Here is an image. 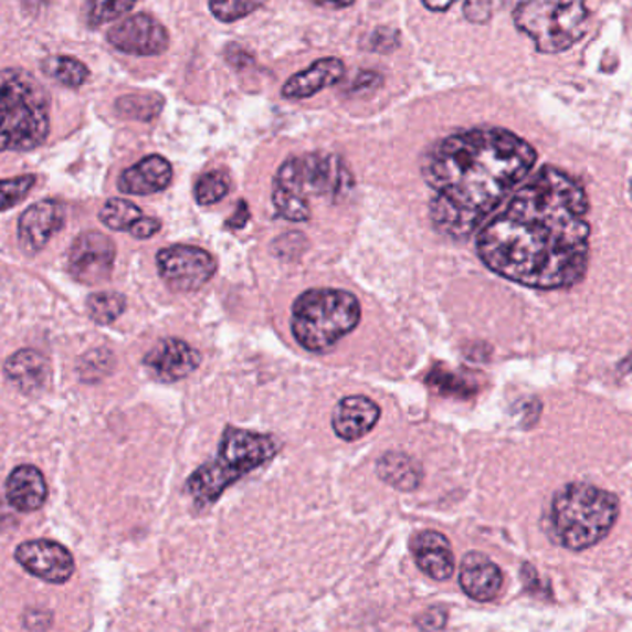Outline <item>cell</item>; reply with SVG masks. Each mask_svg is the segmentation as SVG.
<instances>
[{
	"label": "cell",
	"mask_w": 632,
	"mask_h": 632,
	"mask_svg": "<svg viewBox=\"0 0 632 632\" xmlns=\"http://www.w3.org/2000/svg\"><path fill=\"white\" fill-rule=\"evenodd\" d=\"M477 254L524 287H573L590 260L587 192L557 167H543L481 227Z\"/></svg>",
	"instance_id": "6da1fadb"
},
{
	"label": "cell",
	"mask_w": 632,
	"mask_h": 632,
	"mask_svg": "<svg viewBox=\"0 0 632 632\" xmlns=\"http://www.w3.org/2000/svg\"><path fill=\"white\" fill-rule=\"evenodd\" d=\"M537 150L503 128L459 131L425 152L422 176L433 191V227L452 239H468L529 176Z\"/></svg>",
	"instance_id": "7a4b0ae2"
},
{
	"label": "cell",
	"mask_w": 632,
	"mask_h": 632,
	"mask_svg": "<svg viewBox=\"0 0 632 632\" xmlns=\"http://www.w3.org/2000/svg\"><path fill=\"white\" fill-rule=\"evenodd\" d=\"M354 186L345 161L335 154L310 152L287 159L277 170L272 203L291 222L310 219V197L339 198Z\"/></svg>",
	"instance_id": "3957f363"
},
{
	"label": "cell",
	"mask_w": 632,
	"mask_h": 632,
	"mask_svg": "<svg viewBox=\"0 0 632 632\" xmlns=\"http://www.w3.org/2000/svg\"><path fill=\"white\" fill-rule=\"evenodd\" d=\"M620 518V499L588 483H570L554 496L549 533L570 551H584L601 543Z\"/></svg>",
	"instance_id": "277c9868"
},
{
	"label": "cell",
	"mask_w": 632,
	"mask_h": 632,
	"mask_svg": "<svg viewBox=\"0 0 632 632\" xmlns=\"http://www.w3.org/2000/svg\"><path fill=\"white\" fill-rule=\"evenodd\" d=\"M277 452L280 442L274 436L228 425L217 457L192 472L186 492L198 508L209 507L219 502L233 483L261 468L276 457Z\"/></svg>",
	"instance_id": "5b68a950"
},
{
	"label": "cell",
	"mask_w": 632,
	"mask_h": 632,
	"mask_svg": "<svg viewBox=\"0 0 632 632\" xmlns=\"http://www.w3.org/2000/svg\"><path fill=\"white\" fill-rule=\"evenodd\" d=\"M51 131V98L23 69H0V152H30Z\"/></svg>",
	"instance_id": "8992f818"
},
{
	"label": "cell",
	"mask_w": 632,
	"mask_h": 632,
	"mask_svg": "<svg viewBox=\"0 0 632 632\" xmlns=\"http://www.w3.org/2000/svg\"><path fill=\"white\" fill-rule=\"evenodd\" d=\"M361 320V305L340 288H310L293 304L294 339L304 350L324 354L351 334Z\"/></svg>",
	"instance_id": "52a82bcc"
},
{
	"label": "cell",
	"mask_w": 632,
	"mask_h": 632,
	"mask_svg": "<svg viewBox=\"0 0 632 632\" xmlns=\"http://www.w3.org/2000/svg\"><path fill=\"white\" fill-rule=\"evenodd\" d=\"M514 24L531 38L538 52L560 54L587 35V0H527L514 10Z\"/></svg>",
	"instance_id": "ba28073f"
},
{
	"label": "cell",
	"mask_w": 632,
	"mask_h": 632,
	"mask_svg": "<svg viewBox=\"0 0 632 632\" xmlns=\"http://www.w3.org/2000/svg\"><path fill=\"white\" fill-rule=\"evenodd\" d=\"M159 276L176 293H192L215 276L217 261L198 246L175 244L158 252Z\"/></svg>",
	"instance_id": "9c48e42d"
},
{
	"label": "cell",
	"mask_w": 632,
	"mask_h": 632,
	"mask_svg": "<svg viewBox=\"0 0 632 632\" xmlns=\"http://www.w3.org/2000/svg\"><path fill=\"white\" fill-rule=\"evenodd\" d=\"M117 249L108 235L101 232L80 233L67 254V268L76 282L101 285L114 272Z\"/></svg>",
	"instance_id": "30bf717a"
},
{
	"label": "cell",
	"mask_w": 632,
	"mask_h": 632,
	"mask_svg": "<svg viewBox=\"0 0 632 632\" xmlns=\"http://www.w3.org/2000/svg\"><path fill=\"white\" fill-rule=\"evenodd\" d=\"M109 45L131 56H159L169 49V34L158 19L137 13L109 29Z\"/></svg>",
	"instance_id": "8fae6325"
},
{
	"label": "cell",
	"mask_w": 632,
	"mask_h": 632,
	"mask_svg": "<svg viewBox=\"0 0 632 632\" xmlns=\"http://www.w3.org/2000/svg\"><path fill=\"white\" fill-rule=\"evenodd\" d=\"M15 560L30 576L51 584H63L74 573L73 554L54 540H29L15 549Z\"/></svg>",
	"instance_id": "7c38bea8"
},
{
	"label": "cell",
	"mask_w": 632,
	"mask_h": 632,
	"mask_svg": "<svg viewBox=\"0 0 632 632\" xmlns=\"http://www.w3.org/2000/svg\"><path fill=\"white\" fill-rule=\"evenodd\" d=\"M65 224V208L54 198L41 200L24 209L19 217L18 238L24 254H40L46 243L62 230Z\"/></svg>",
	"instance_id": "4fadbf2b"
},
{
	"label": "cell",
	"mask_w": 632,
	"mask_h": 632,
	"mask_svg": "<svg viewBox=\"0 0 632 632\" xmlns=\"http://www.w3.org/2000/svg\"><path fill=\"white\" fill-rule=\"evenodd\" d=\"M143 365L161 383H175L191 376L200 365V354L181 339H164L148 351Z\"/></svg>",
	"instance_id": "5bb4252c"
},
{
	"label": "cell",
	"mask_w": 632,
	"mask_h": 632,
	"mask_svg": "<svg viewBox=\"0 0 632 632\" xmlns=\"http://www.w3.org/2000/svg\"><path fill=\"white\" fill-rule=\"evenodd\" d=\"M459 584L470 599L480 601V603H488L502 592V568L491 557L480 551H470L464 555L463 562H461Z\"/></svg>",
	"instance_id": "9a60e30c"
},
{
	"label": "cell",
	"mask_w": 632,
	"mask_h": 632,
	"mask_svg": "<svg viewBox=\"0 0 632 632\" xmlns=\"http://www.w3.org/2000/svg\"><path fill=\"white\" fill-rule=\"evenodd\" d=\"M379 417H381V409L376 401L367 396H348L335 407L331 424H334L335 435L339 439L356 442L376 428Z\"/></svg>",
	"instance_id": "2e32d148"
},
{
	"label": "cell",
	"mask_w": 632,
	"mask_h": 632,
	"mask_svg": "<svg viewBox=\"0 0 632 632\" xmlns=\"http://www.w3.org/2000/svg\"><path fill=\"white\" fill-rule=\"evenodd\" d=\"M411 551L420 571L431 579L447 581L453 576L455 555H453L452 544L442 533H418L412 537Z\"/></svg>",
	"instance_id": "e0dca14e"
},
{
	"label": "cell",
	"mask_w": 632,
	"mask_h": 632,
	"mask_svg": "<svg viewBox=\"0 0 632 632\" xmlns=\"http://www.w3.org/2000/svg\"><path fill=\"white\" fill-rule=\"evenodd\" d=\"M172 181V167L164 156L152 154L131 165L119 176V191L131 197H147L164 191Z\"/></svg>",
	"instance_id": "ac0fdd59"
},
{
	"label": "cell",
	"mask_w": 632,
	"mask_h": 632,
	"mask_svg": "<svg viewBox=\"0 0 632 632\" xmlns=\"http://www.w3.org/2000/svg\"><path fill=\"white\" fill-rule=\"evenodd\" d=\"M343 76H345V63L337 57H323L310 67L291 76L283 85L282 95L288 101L309 98L326 87L339 84Z\"/></svg>",
	"instance_id": "d6986e66"
},
{
	"label": "cell",
	"mask_w": 632,
	"mask_h": 632,
	"mask_svg": "<svg viewBox=\"0 0 632 632\" xmlns=\"http://www.w3.org/2000/svg\"><path fill=\"white\" fill-rule=\"evenodd\" d=\"M49 486L40 468L32 464H21L8 475L7 497L19 513H35L45 505Z\"/></svg>",
	"instance_id": "ffe728a7"
},
{
	"label": "cell",
	"mask_w": 632,
	"mask_h": 632,
	"mask_svg": "<svg viewBox=\"0 0 632 632\" xmlns=\"http://www.w3.org/2000/svg\"><path fill=\"white\" fill-rule=\"evenodd\" d=\"M4 373L10 383L15 385L24 394H34L43 389L49 379V362L40 351L23 348L8 357L4 362Z\"/></svg>",
	"instance_id": "44dd1931"
},
{
	"label": "cell",
	"mask_w": 632,
	"mask_h": 632,
	"mask_svg": "<svg viewBox=\"0 0 632 632\" xmlns=\"http://www.w3.org/2000/svg\"><path fill=\"white\" fill-rule=\"evenodd\" d=\"M376 472H378L379 480L400 492L417 491L424 477L422 464L403 452L385 453L383 457L378 461Z\"/></svg>",
	"instance_id": "7402d4cb"
},
{
	"label": "cell",
	"mask_w": 632,
	"mask_h": 632,
	"mask_svg": "<svg viewBox=\"0 0 632 632\" xmlns=\"http://www.w3.org/2000/svg\"><path fill=\"white\" fill-rule=\"evenodd\" d=\"M164 106V96L158 93H131V95L120 96L115 102V109L120 117L141 120V123L156 119Z\"/></svg>",
	"instance_id": "603a6c76"
},
{
	"label": "cell",
	"mask_w": 632,
	"mask_h": 632,
	"mask_svg": "<svg viewBox=\"0 0 632 632\" xmlns=\"http://www.w3.org/2000/svg\"><path fill=\"white\" fill-rule=\"evenodd\" d=\"M425 385L436 394L447 396V398H470L477 392V385L472 379L463 373L446 370L442 365L433 367L425 378Z\"/></svg>",
	"instance_id": "cb8c5ba5"
},
{
	"label": "cell",
	"mask_w": 632,
	"mask_h": 632,
	"mask_svg": "<svg viewBox=\"0 0 632 632\" xmlns=\"http://www.w3.org/2000/svg\"><path fill=\"white\" fill-rule=\"evenodd\" d=\"M41 71L49 78L56 80L67 87H82L89 80V69L73 56H51L41 62Z\"/></svg>",
	"instance_id": "d4e9b609"
},
{
	"label": "cell",
	"mask_w": 632,
	"mask_h": 632,
	"mask_svg": "<svg viewBox=\"0 0 632 632\" xmlns=\"http://www.w3.org/2000/svg\"><path fill=\"white\" fill-rule=\"evenodd\" d=\"M141 209L137 208L136 203L125 198H109L108 202L104 203L101 209V219L104 227L114 230V232H128L136 224L139 219H143Z\"/></svg>",
	"instance_id": "484cf974"
},
{
	"label": "cell",
	"mask_w": 632,
	"mask_h": 632,
	"mask_svg": "<svg viewBox=\"0 0 632 632\" xmlns=\"http://www.w3.org/2000/svg\"><path fill=\"white\" fill-rule=\"evenodd\" d=\"M126 309V298L115 291H101V293L91 294L87 298V310L89 316L101 326H108L115 323Z\"/></svg>",
	"instance_id": "4316f807"
},
{
	"label": "cell",
	"mask_w": 632,
	"mask_h": 632,
	"mask_svg": "<svg viewBox=\"0 0 632 632\" xmlns=\"http://www.w3.org/2000/svg\"><path fill=\"white\" fill-rule=\"evenodd\" d=\"M230 192V176L227 170H211L200 176L194 186V198L200 206L221 202Z\"/></svg>",
	"instance_id": "83f0119b"
},
{
	"label": "cell",
	"mask_w": 632,
	"mask_h": 632,
	"mask_svg": "<svg viewBox=\"0 0 632 632\" xmlns=\"http://www.w3.org/2000/svg\"><path fill=\"white\" fill-rule=\"evenodd\" d=\"M266 0H209V10L221 23H235L265 7Z\"/></svg>",
	"instance_id": "f1b7e54d"
},
{
	"label": "cell",
	"mask_w": 632,
	"mask_h": 632,
	"mask_svg": "<svg viewBox=\"0 0 632 632\" xmlns=\"http://www.w3.org/2000/svg\"><path fill=\"white\" fill-rule=\"evenodd\" d=\"M527 0H466L464 2V18L470 23L485 24L502 10H516Z\"/></svg>",
	"instance_id": "f546056e"
},
{
	"label": "cell",
	"mask_w": 632,
	"mask_h": 632,
	"mask_svg": "<svg viewBox=\"0 0 632 632\" xmlns=\"http://www.w3.org/2000/svg\"><path fill=\"white\" fill-rule=\"evenodd\" d=\"M115 367V357L112 351L106 350V348H96V350L89 351L82 357L80 361V376L87 383H93V381H98V379L106 378L108 373H112Z\"/></svg>",
	"instance_id": "4dcf8cb0"
},
{
	"label": "cell",
	"mask_w": 632,
	"mask_h": 632,
	"mask_svg": "<svg viewBox=\"0 0 632 632\" xmlns=\"http://www.w3.org/2000/svg\"><path fill=\"white\" fill-rule=\"evenodd\" d=\"M137 0H91V27L112 23L136 7Z\"/></svg>",
	"instance_id": "1f68e13d"
},
{
	"label": "cell",
	"mask_w": 632,
	"mask_h": 632,
	"mask_svg": "<svg viewBox=\"0 0 632 632\" xmlns=\"http://www.w3.org/2000/svg\"><path fill=\"white\" fill-rule=\"evenodd\" d=\"M34 183V175H23L18 176V178L0 180V213L12 209L19 202H23L24 197L32 191Z\"/></svg>",
	"instance_id": "d6a6232c"
},
{
	"label": "cell",
	"mask_w": 632,
	"mask_h": 632,
	"mask_svg": "<svg viewBox=\"0 0 632 632\" xmlns=\"http://www.w3.org/2000/svg\"><path fill=\"white\" fill-rule=\"evenodd\" d=\"M447 612L444 604H433L430 609H425L422 614L414 618V625L422 632H436L442 631L447 623Z\"/></svg>",
	"instance_id": "836d02e7"
},
{
	"label": "cell",
	"mask_w": 632,
	"mask_h": 632,
	"mask_svg": "<svg viewBox=\"0 0 632 632\" xmlns=\"http://www.w3.org/2000/svg\"><path fill=\"white\" fill-rule=\"evenodd\" d=\"M370 43H372V45H370L372 51H394L396 46H398V32L389 29L376 30V32L372 34V41H370Z\"/></svg>",
	"instance_id": "e575fe53"
},
{
	"label": "cell",
	"mask_w": 632,
	"mask_h": 632,
	"mask_svg": "<svg viewBox=\"0 0 632 632\" xmlns=\"http://www.w3.org/2000/svg\"><path fill=\"white\" fill-rule=\"evenodd\" d=\"M159 230H161V222H159L158 219H154V217H143V219H139V221L134 224L130 233L136 239H150L154 238Z\"/></svg>",
	"instance_id": "d590c367"
},
{
	"label": "cell",
	"mask_w": 632,
	"mask_h": 632,
	"mask_svg": "<svg viewBox=\"0 0 632 632\" xmlns=\"http://www.w3.org/2000/svg\"><path fill=\"white\" fill-rule=\"evenodd\" d=\"M250 221V209L249 203L241 200L238 203V209H235V215L232 219H228L227 227L232 228V230H243L246 227V222Z\"/></svg>",
	"instance_id": "8d00e7d4"
},
{
	"label": "cell",
	"mask_w": 632,
	"mask_h": 632,
	"mask_svg": "<svg viewBox=\"0 0 632 632\" xmlns=\"http://www.w3.org/2000/svg\"><path fill=\"white\" fill-rule=\"evenodd\" d=\"M381 78L378 74L372 73V71H365V73L359 74V78L356 80L354 87L356 89H361V87H373V85L379 84Z\"/></svg>",
	"instance_id": "74e56055"
},
{
	"label": "cell",
	"mask_w": 632,
	"mask_h": 632,
	"mask_svg": "<svg viewBox=\"0 0 632 632\" xmlns=\"http://www.w3.org/2000/svg\"><path fill=\"white\" fill-rule=\"evenodd\" d=\"M422 2L431 12H446L457 0H422Z\"/></svg>",
	"instance_id": "f35d334b"
},
{
	"label": "cell",
	"mask_w": 632,
	"mask_h": 632,
	"mask_svg": "<svg viewBox=\"0 0 632 632\" xmlns=\"http://www.w3.org/2000/svg\"><path fill=\"white\" fill-rule=\"evenodd\" d=\"M313 2L318 4V7L337 8L339 10V8L351 7L356 0H313Z\"/></svg>",
	"instance_id": "ab89813d"
},
{
	"label": "cell",
	"mask_w": 632,
	"mask_h": 632,
	"mask_svg": "<svg viewBox=\"0 0 632 632\" xmlns=\"http://www.w3.org/2000/svg\"><path fill=\"white\" fill-rule=\"evenodd\" d=\"M631 197H632V178H631Z\"/></svg>",
	"instance_id": "60d3db41"
}]
</instances>
